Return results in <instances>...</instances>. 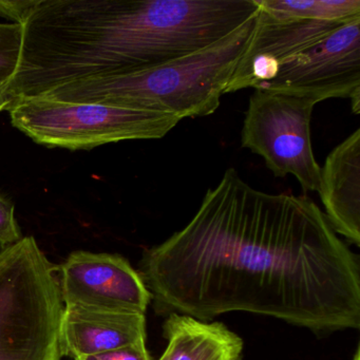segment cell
Instances as JSON below:
<instances>
[{
    "label": "cell",
    "instance_id": "cell-5",
    "mask_svg": "<svg viewBox=\"0 0 360 360\" xmlns=\"http://www.w3.org/2000/svg\"><path fill=\"white\" fill-rule=\"evenodd\" d=\"M313 98L255 89L248 103L241 145L264 159L276 178L292 174L303 193L319 191L320 166L314 157L311 121Z\"/></svg>",
    "mask_w": 360,
    "mask_h": 360
},
{
    "label": "cell",
    "instance_id": "cell-8",
    "mask_svg": "<svg viewBox=\"0 0 360 360\" xmlns=\"http://www.w3.org/2000/svg\"><path fill=\"white\" fill-rule=\"evenodd\" d=\"M345 22L276 20L258 9L252 37L224 94L246 88L258 89L273 81L284 60L311 47Z\"/></svg>",
    "mask_w": 360,
    "mask_h": 360
},
{
    "label": "cell",
    "instance_id": "cell-7",
    "mask_svg": "<svg viewBox=\"0 0 360 360\" xmlns=\"http://www.w3.org/2000/svg\"><path fill=\"white\" fill-rule=\"evenodd\" d=\"M65 307L145 314L153 296L121 255L75 250L58 266Z\"/></svg>",
    "mask_w": 360,
    "mask_h": 360
},
{
    "label": "cell",
    "instance_id": "cell-1",
    "mask_svg": "<svg viewBox=\"0 0 360 360\" xmlns=\"http://www.w3.org/2000/svg\"><path fill=\"white\" fill-rule=\"evenodd\" d=\"M140 266L160 311L205 322L248 311L314 333L360 326L359 259L321 208L258 191L233 168Z\"/></svg>",
    "mask_w": 360,
    "mask_h": 360
},
{
    "label": "cell",
    "instance_id": "cell-14",
    "mask_svg": "<svg viewBox=\"0 0 360 360\" xmlns=\"http://www.w3.org/2000/svg\"><path fill=\"white\" fill-rule=\"evenodd\" d=\"M24 238L15 218V205L7 195L0 193V248H7Z\"/></svg>",
    "mask_w": 360,
    "mask_h": 360
},
{
    "label": "cell",
    "instance_id": "cell-12",
    "mask_svg": "<svg viewBox=\"0 0 360 360\" xmlns=\"http://www.w3.org/2000/svg\"><path fill=\"white\" fill-rule=\"evenodd\" d=\"M259 11L276 20L345 22L360 16V0H256Z\"/></svg>",
    "mask_w": 360,
    "mask_h": 360
},
{
    "label": "cell",
    "instance_id": "cell-11",
    "mask_svg": "<svg viewBox=\"0 0 360 360\" xmlns=\"http://www.w3.org/2000/svg\"><path fill=\"white\" fill-rule=\"evenodd\" d=\"M163 328L167 347L158 360H241L243 340L221 322L172 313Z\"/></svg>",
    "mask_w": 360,
    "mask_h": 360
},
{
    "label": "cell",
    "instance_id": "cell-18",
    "mask_svg": "<svg viewBox=\"0 0 360 360\" xmlns=\"http://www.w3.org/2000/svg\"><path fill=\"white\" fill-rule=\"evenodd\" d=\"M353 360H360L359 347H358L357 351H356L355 356H354V359Z\"/></svg>",
    "mask_w": 360,
    "mask_h": 360
},
{
    "label": "cell",
    "instance_id": "cell-2",
    "mask_svg": "<svg viewBox=\"0 0 360 360\" xmlns=\"http://www.w3.org/2000/svg\"><path fill=\"white\" fill-rule=\"evenodd\" d=\"M256 16L220 41L178 60L129 75L73 82L41 98L172 113L182 120L207 117L220 107Z\"/></svg>",
    "mask_w": 360,
    "mask_h": 360
},
{
    "label": "cell",
    "instance_id": "cell-17",
    "mask_svg": "<svg viewBox=\"0 0 360 360\" xmlns=\"http://www.w3.org/2000/svg\"><path fill=\"white\" fill-rule=\"evenodd\" d=\"M6 108H7V102L4 96V88L0 87V111L6 110Z\"/></svg>",
    "mask_w": 360,
    "mask_h": 360
},
{
    "label": "cell",
    "instance_id": "cell-4",
    "mask_svg": "<svg viewBox=\"0 0 360 360\" xmlns=\"http://www.w3.org/2000/svg\"><path fill=\"white\" fill-rule=\"evenodd\" d=\"M6 110L13 127L33 142L71 151L122 141L157 140L182 121L172 113L45 98L16 101Z\"/></svg>",
    "mask_w": 360,
    "mask_h": 360
},
{
    "label": "cell",
    "instance_id": "cell-16",
    "mask_svg": "<svg viewBox=\"0 0 360 360\" xmlns=\"http://www.w3.org/2000/svg\"><path fill=\"white\" fill-rule=\"evenodd\" d=\"M39 4V0H0V16L22 26Z\"/></svg>",
    "mask_w": 360,
    "mask_h": 360
},
{
    "label": "cell",
    "instance_id": "cell-10",
    "mask_svg": "<svg viewBox=\"0 0 360 360\" xmlns=\"http://www.w3.org/2000/svg\"><path fill=\"white\" fill-rule=\"evenodd\" d=\"M336 233L360 245V129L335 147L320 168L318 191Z\"/></svg>",
    "mask_w": 360,
    "mask_h": 360
},
{
    "label": "cell",
    "instance_id": "cell-15",
    "mask_svg": "<svg viewBox=\"0 0 360 360\" xmlns=\"http://www.w3.org/2000/svg\"><path fill=\"white\" fill-rule=\"evenodd\" d=\"M75 360H153L146 347V342L134 343L127 347L94 355L83 356Z\"/></svg>",
    "mask_w": 360,
    "mask_h": 360
},
{
    "label": "cell",
    "instance_id": "cell-13",
    "mask_svg": "<svg viewBox=\"0 0 360 360\" xmlns=\"http://www.w3.org/2000/svg\"><path fill=\"white\" fill-rule=\"evenodd\" d=\"M22 39V26L0 22V87H5L18 71Z\"/></svg>",
    "mask_w": 360,
    "mask_h": 360
},
{
    "label": "cell",
    "instance_id": "cell-9",
    "mask_svg": "<svg viewBox=\"0 0 360 360\" xmlns=\"http://www.w3.org/2000/svg\"><path fill=\"white\" fill-rule=\"evenodd\" d=\"M146 342L145 314L65 307L60 323L63 356L72 359Z\"/></svg>",
    "mask_w": 360,
    "mask_h": 360
},
{
    "label": "cell",
    "instance_id": "cell-3",
    "mask_svg": "<svg viewBox=\"0 0 360 360\" xmlns=\"http://www.w3.org/2000/svg\"><path fill=\"white\" fill-rule=\"evenodd\" d=\"M58 266L33 236L0 250V360H62Z\"/></svg>",
    "mask_w": 360,
    "mask_h": 360
},
{
    "label": "cell",
    "instance_id": "cell-6",
    "mask_svg": "<svg viewBox=\"0 0 360 360\" xmlns=\"http://www.w3.org/2000/svg\"><path fill=\"white\" fill-rule=\"evenodd\" d=\"M260 88L307 96L317 103L347 98L352 102V112L358 115L360 16L284 60L275 79Z\"/></svg>",
    "mask_w": 360,
    "mask_h": 360
}]
</instances>
